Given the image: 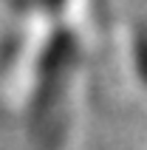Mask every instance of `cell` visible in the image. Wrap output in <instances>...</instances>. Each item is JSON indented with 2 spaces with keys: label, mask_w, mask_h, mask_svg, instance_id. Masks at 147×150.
<instances>
[{
  "label": "cell",
  "mask_w": 147,
  "mask_h": 150,
  "mask_svg": "<svg viewBox=\"0 0 147 150\" xmlns=\"http://www.w3.org/2000/svg\"><path fill=\"white\" fill-rule=\"evenodd\" d=\"M79 57V42L74 37L71 28L57 31L45 45L42 54V74L37 79V93H34V125L42 127V139H51L59 133V122L62 108H65L68 85H71V74Z\"/></svg>",
  "instance_id": "cell-1"
},
{
  "label": "cell",
  "mask_w": 147,
  "mask_h": 150,
  "mask_svg": "<svg viewBox=\"0 0 147 150\" xmlns=\"http://www.w3.org/2000/svg\"><path fill=\"white\" fill-rule=\"evenodd\" d=\"M130 65L141 88H147V20L136 25L130 40Z\"/></svg>",
  "instance_id": "cell-2"
}]
</instances>
